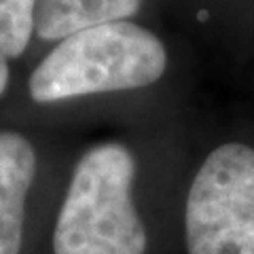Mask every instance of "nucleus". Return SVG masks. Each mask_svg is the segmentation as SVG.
Wrapping results in <instances>:
<instances>
[{
    "label": "nucleus",
    "instance_id": "nucleus-1",
    "mask_svg": "<svg viewBox=\"0 0 254 254\" xmlns=\"http://www.w3.org/2000/svg\"><path fill=\"white\" fill-rule=\"evenodd\" d=\"M165 68L168 53L153 32L115 21L60 41L34 68L28 91L38 104L129 91L157 83Z\"/></svg>",
    "mask_w": 254,
    "mask_h": 254
},
{
    "label": "nucleus",
    "instance_id": "nucleus-2",
    "mask_svg": "<svg viewBox=\"0 0 254 254\" xmlns=\"http://www.w3.org/2000/svg\"><path fill=\"white\" fill-rule=\"evenodd\" d=\"M136 161L119 142L78 159L53 229V254H144L146 227L131 199Z\"/></svg>",
    "mask_w": 254,
    "mask_h": 254
},
{
    "label": "nucleus",
    "instance_id": "nucleus-3",
    "mask_svg": "<svg viewBox=\"0 0 254 254\" xmlns=\"http://www.w3.org/2000/svg\"><path fill=\"white\" fill-rule=\"evenodd\" d=\"M189 254H254V148L229 142L205 157L187 195Z\"/></svg>",
    "mask_w": 254,
    "mask_h": 254
},
{
    "label": "nucleus",
    "instance_id": "nucleus-4",
    "mask_svg": "<svg viewBox=\"0 0 254 254\" xmlns=\"http://www.w3.org/2000/svg\"><path fill=\"white\" fill-rule=\"evenodd\" d=\"M36 153L17 131H0V254H19Z\"/></svg>",
    "mask_w": 254,
    "mask_h": 254
},
{
    "label": "nucleus",
    "instance_id": "nucleus-5",
    "mask_svg": "<svg viewBox=\"0 0 254 254\" xmlns=\"http://www.w3.org/2000/svg\"><path fill=\"white\" fill-rule=\"evenodd\" d=\"M144 0H36L34 26L43 41H64L81 30L127 21Z\"/></svg>",
    "mask_w": 254,
    "mask_h": 254
},
{
    "label": "nucleus",
    "instance_id": "nucleus-6",
    "mask_svg": "<svg viewBox=\"0 0 254 254\" xmlns=\"http://www.w3.org/2000/svg\"><path fill=\"white\" fill-rule=\"evenodd\" d=\"M36 0H0V98L9 87V60L28 49L34 26Z\"/></svg>",
    "mask_w": 254,
    "mask_h": 254
}]
</instances>
